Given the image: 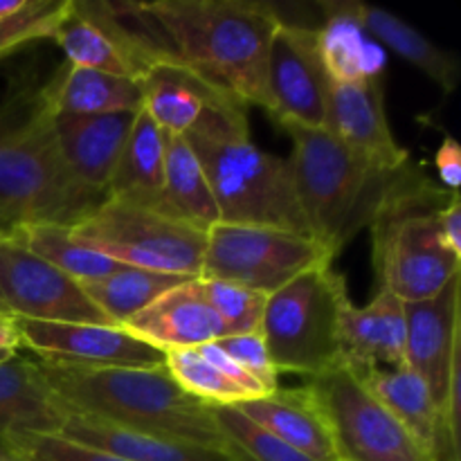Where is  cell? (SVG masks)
Here are the masks:
<instances>
[{
    "instance_id": "f35d334b",
    "label": "cell",
    "mask_w": 461,
    "mask_h": 461,
    "mask_svg": "<svg viewBox=\"0 0 461 461\" xmlns=\"http://www.w3.org/2000/svg\"><path fill=\"white\" fill-rule=\"evenodd\" d=\"M27 3L30 0H0V23L21 14L27 7Z\"/></svg>"
},
{
    "instance_id": "4dcf8cb0",
    "label": "cell",
    "mask_w": 461,
    "mask_h": 461,
    "mask_svg": "<svg viewBox=\"0 0 461 461\" xmlns=\"http://www.w3.org/2000/svg\"><path fill=\"white\" fill-rule=\"evenodd\" d=\"M198 284H201L207 304L223 324L225 336L259 333L268 297L241 284L223 282V279L198 277Z\"/></svg>"
},
{
    "instance_id": "f1b7e54d",
    "label": "cell",
    "mask_w": 461,
    "mask_h": 461,
    "mask_svg": "<svg viewBox=\"0 0 461 461\" xmlns=\"http://www.w3.org/2000/svg\"><path fill=\"white\" fill-rule=\"evenodd\" d=\"M185 282H189V277L122 266L120 270H115L108 277L97 279V282L81 284V288L88 295V300L115 327H124L133 315L147 309L151 302H156L167 291H171V288L180 286Z\"/></svg>"
},
{
    "instance_id": "d6a6232c",
    "label": "cell",
    "mask_w": 461,
    "mask_h": 461,
    "mask_svg": "<svg viewBox=\"0 0 461 461\" xmlns=\"http://www.w3.org/2000/svg\"><path fill=\"white\" fill-rule=\"evenodd\" d=\"M72 0H30L16 16L0 23V61L39 41L52 39Z\"/></svg>"
},
{
    "instance_id": "2e32d148",
    "label": "cell",
    "mask_w": 461,
    "mask_h": 461,
    "mask_svg": "<svg viewBox=\"0 0 461 461\" xmlns=\"http://www.w3.org/2000/svg\"><path fill=\"white\" fill-rule=\"evenodd\" d=\"M340 365L356 374L403 367L405 311L399 297L378 291L367 306L351 300L342 306Z\"/></svg>"
},
{
    "instance_id": "6da1fadb",
    "label": "cell",
    "mask_w": 461,
    "mask_h": 461,
    "mask_svg": "<svg viewBox=\"0 0 461 461\" xmlns=\"http://www.w3.org/2000/svg\"><path fill=\"white\" fill-rule=\"evenodd\" d=\"M162 50L207 88L268 113V52L284 23L257 0H156L140 3Z\"/></svg>"
},
{
    "instance_id": "5b68a950",
    "label": "cell",
    "mask_w": 461,
    "mask_h": 461,
    "mask_svg": "<svg viewBox=\"0 0 461 461\" xmlns=\"http://www.w3.org/2000/svg\"><path fill=\"white\" fill-rule=\"evenodd\" d=\"M291 135V167L311 237L336 259L347 243L372 225L392 189L414 160L381 169L338 142L329 131L282 124Z\"/></svg>"
},
{
    "instance_id": "ac0fdd59",
    "label": "cell",
    "mask_w": 461,
    "mask_h": 461,
    "mask_svg": "<svg viewBox=\"0 0 461 461\" xmlns=\"http://www.w3.org/2000/svg\"><path fill=\"white\" fill-rule=\"evenodd\" d=\"M66 419L39 363L16 356L0 365V439L5 444L18 450L34 437L61 435Z\"/></svg>"
},
{
    "instance_id": "9a60e30c",
    "label": "cell",
    "mask_w": 461,
    "mask_h": 461,
    "mask_svg": "<svg viewBox=\"0 0 461 461\" xmlns=\"http://www.w3.org/2000/svg\"><path fill=\"white\" fill-rule=\"evenodd\" d=\"M322 129L356 156L381 169H401L412 160L408 149L396 142L390 129L381 79L349 84L331 81Z\"/></svg>"
},
{
    "instance_id": "e575fe53",
    "label": "cell",
    "mask_w": 461,
    "mask_h": 461,
    "mask_svg": "<svg viewBox=\"0 0 461 461\" xmlns=\"http://www.w3.org/2000/svg\"><path fill=\"white\" fill-rule=\"evenodd\" d=\"M27 461H129L90 446L75 444L66 437H34L18 448Z\"/></svg>"
},
{
    "instance_id": "7a4b0ae2",
    "label": "cell",
    "mask_w": 461,
    "mask_h": 461,
    "mask_svg": "<svg viewBox=\"0 0 461 461\" xmlns=\"http://www.w3.org/2000/svg\"><path fill=\"white\" fill-rule=\"evenodd\" d=\"M104 201L68 169L39 77H14L0 99V234L39 223L72 228Z\"/></svg>"
},
{
    "instance_id": "d590c367",
    "label": "cell",
    "mask_w": 461,
    "mask_h": 461,
    "mask_svg": "<svg viewBox=\"0 0 461 461\" xmlns=\"http://www.w3.org/2000/svg\"><path fill=\"white\" fill-rule=\"evenodd\" d=\"M437 232H439L441 243L448 252L461 259V198L459 192L450 196L446 207L437 212Z\"/></svg>"
},
{
    "instance_id": "4316f807",
    "label": "cell",
    "mask_w": 461,
    "mask_h": 461,
    "mask_svg": "<svg viewBox=\"0 0 461 461\" xmlns=\"http://www.w3.org/2000/svg\"><path fill=\"white\" fill-rule=\"evenodd\" d=\"M165 149L167 133L140 108L108 185L106 198H129L156 205L165 183Z\"/></svg>"
},
{
    "instance_id": "30bf717a",
    "label": "cell",
    "mask_w": 461,
    "mask_h": 461,
    "mask_svg": "<svg viewBox=\"0 0 461 461\" xmlns=\"http://www.w3.org/2000/svg\"><path fill=\"white\" fill-rule=\"evenodd\" d=\"M333 261L327 248L306 234L216 223L207 230L201 277L241 284L268 297L306 270Z\"/></svg>"
},
{
    "instance_id": "603a6c76",
    "label": "cell",
    "mask_w": 461,
    "mask_h": 461,
    "mask_svg": "<svg viewBox=\"0 0 461 461\" xmlns=\"http://www.w3.org/2000/svg\"><path fill=\"white\" fill-rule=\"evenodd\" d=\"M165 367L187 394L212 408L239 405L266 394L259 383L234 365L216 342L194 349L165 351Z\"/></svg>"
},
{
    "instance_id": "8fae6325",
    "label": "cell",
    "mask_w": 461,
    "mask_h": 461,
    "mask_svg": "<svg viewBox=\"0 0 461 461\" xmlns=\"http://www.w3.org/2000/svg\"><path fill=\"white\" fill-rule=\"evenodd\" d=\"M0 313L25 322L113 324L77 279L36 257L12 234H0Z\"/></svg>"
},
{
    "instance_id": "4fadbf2b",
    "label": "cell",
    "mask_w": 461,
    "mask_h": 461,
    "mask_svg": "<svg viewBox=\"0 0 461 461\" xmlns=\"http://www.w3.org/2000/svg\"><path fill=\"white\" fill-rule=\"evenodd\" d=\"M23 347L57 367H158L165 351L115 324H59L16 320Z\"/></svg>"
},
{
    "instance_id": "277c9868",
    "label": "cell",
    "mask_w": 461,
    "mask_h": 461,
    "mask_svg": "<svg viewBox=\"0 0 461 461\" xmlns=\"http://www.w3.org/2000/svg\"><path fill=\"white\" fill-rule=\"evenodd\" d=\"M39 365L68 417L81 414L126 430L232 448L216 423L214 408L187 394L165 365L102 369Z\"/></svg>"
},
{
    "instance_id": "9c48e42d",
    "label": "cell",
    "mask_w": 461,
    "mask_h": 461,
    "mask_svg": "<svg viewBox=\"0 0 461 461\" xmlns=\"http://www.w3.org/2000/svg\"><path fill=\"white\" fill-rule=\"evenodd\" d=\"M306 387L327 421L338 461H432L363 378L345 365L309 378Z\"/></svg>"
},
{
    "instance_id": "44dd1931",
    "label": "cell",
    "mask_w": 461,
    "mask_h": 461,
    "mask_svg": "<svg viewBox=\"0 0 461 461\" xmlns=\"http://www.w3.org/2000/svg\"><path fill=\"white\" fill-rule=\"evenodd\" d=\"M232 408H237L250 421L273 432L275 437L286 441L300 453L309 455L311 459L338 461L331 432H329L327 421L320 412L318 401L313 399L306 385L300 390L277 387L270 394L232 405Z\"/></svg>"
},
{
    "instance_id": "3957f363",
    "label": "cell",
    "mask_w": 461,
    "mask_h": 461,
    "mask_svg": "<svg viewBox=\"0 0 461 461\" xmlns=\"http://www.w3.org/2000/svg\"><path fill=\"white\" fill-rule=\"evenodd\" d=\"M246 111L232 99H210L201 120L183 135L205 171L219 223L259 225L311 237L291 160L252 142Z\"/></svg>"
},
{
    "instance_id": "1f68e13d",
    "label": "cell",
    "mask_w": 461,
    "mask_h": 461,
    "mask_svg": "<svg viewBox=\"0 0 461 461\" xmlns=\"http://www.w3.org/2000/svg\"><path fill=\"white\" fill-rule=\"evenodd\" d=\"M214 419L225 439L237 446L250 461H315L275 437L266 428L257 426L232 405H216Z\"/></svg>"
},
{
    "instance_id": "7c38bea8",
    "label": "cell",
    "mask_w": 461,
    "mask_h": 461,
    "mask_svg": "<svg viewBox=\"0 0 461 461\" xmlns=\"http://www.w3.org/2000/svg\"><path fill=\"white\" fill-rule=\"evenodd\" d=\"M331 79L320 57L318 30L284 21L268 52L270 117L282 124L322 129Z\"/></svg>"
},
{
    "instance_id": "d6986e66",
    "label": "cell",
    "mask_w": 461,
    "mask_h": 461,
    "mask_svg": "<svg viewBox=\"0 0 461 461\" xmlns=\"http://www.w3.org/2000/svg\"><path fill=\"white\" fill-rule=\"evenodd\" d=\"M138 113V111H135ZM135 113L54 115L57 142L70 174L88 189L108 196V185L129 138Z\"/></svg>"
},
{
    "instance_id": "d4e9b609",
    "label": "cell",
    "mask_w": 461,
    "mask_h": 461,
    "mask_svg": "<svg viewBox=\"0 0 461 461\" xmlns=\"http://www.w3.org/2000/svg\"><path fill=\"white\" fill-rule=\"evenodd\" d=\"M216 97L223 95L207 88L198 77L176 61L158 63L142 79V111L167 135L187 133L201 120L207 102Z\"/></svg>"
},
{
    "instance_id": "484cf974",
    "label": "cell",
    "mask_w": 461,
    "mask_h": 461,
    "mask_svg": "<svg viewBox=\"0 0 461 461\" xmlns=\"http://www.w3.org/2000/svg\"><path fill=\"white\" fill-rule=\"evenodd\" d=\"M354 14L365 34H372L374 39L387 45L392 52L419 68L423 75L439 84L446 93H453L457 88L461 75L457 54L441 50L417 27H412L387 9L376 7V5L356 3L354 0Z\"/></svg>"
},
{
    "instance_id": "ffe728a7",
    "label": "cell",
    "mask_w": 461,
    "mask_h": 461,
    "mask_svg": "<svg viewBox=\"0 0 461 461\" xmlns=\"http://www.w3.org/2000/svg\"><path fill=\"white\" fill-rule=\"evenodd\" d=\"M59 437L129 461H250L234 444L232 448L223 450L178 437L126 430L81 414H70Z\"/></svg>"
},
{
    "instance_id": "f546056e",
    "label": "cell",
    "mask_w": 461,
    "mask_h": 461,
    "mask_svg": "<svg viewBox=\"0 0 461 461\" xmlns=\"http://www.w3.org/2000/svg\"><path fill=\"white\" fill-rule=\"evenodd\" d=\"M12 237H16L27 250L34 252L36 257L66 273L68 277L77 279L79 284L97 282V279L108 277L122 268V264L113 261L111 257L77 241L72 237V228H68V225H27V228L14 232Z\"/></svg>"
},
{
    "instance_id": "ab89813d",
    "label": "cell",
    "mask_w": 461,
    "mask_h": 461,
    "mask_svg": "<svg viewBox=\"0 0 461 461\" xmlns=\"http://www.w3.org/2000/svg\"><path fill=\"white\" fill-rule=\"evenodd\" d=\"M0 461H27V459L23 457L18 450H14L12 446L5 444V441L0 439Z\"/></svg>"
},
{
    "instance_id": "7402d4cb",
    "label": "cell",
    "mask_w": 461,
    "mask_h": 461,
    "mask_svg": "<svg viewBox=\"0 0 461 461\" xmlns=\"http://www.w3.org/2000/svg\"><path fill=\"white\" fill-rule=\"evenodd\" d=\"M43 95L54 115H113L142 108V81L108 72L59 68L43 84Z\"/></svg>"
},
{
    "instance_id": "ba28073f",
    "label": "cell",
    "mask_w": 461,
    "mask_h": 461,
    "mask_svg": "<svg viewBox=\"0 0 461 461\" xmlns=\"http://www.w3.org/2000/svg\"><path fill=\"white\" fill-rule=\"evenodd\" d=\"M72 237L131 268L189 279L203 273L207 232L149 203L106 198L93 214L72 225Z\"/></svg>"
},
{
    "instance_id": "52a82bcc",
    "label": "cell",
    "mask_w": 461,
    "mask_h": 461,
    "mask_svg": "<svg viewBox=\"0 0 461 461\" xmlns=\"http://www.w3.org/2000/svg\"><path fill=\"white\" fill-rule=\"evenodd\" d=\"M349 302L345 275L318 266L268 295L261 338L277 372L320 376L340 365V315Z\"/></svg>"
},
{
    "instance_id": "e0dca14e",
    "label": "cell",
    "mask_w": 461,
    "mask_h": 461,
    "mask_svg": "<svg viewBox=\"0 0 461 461\" xmlns=\"http://www.w3.org/2000/svg\"><path fill=\"white\" fill-rule=\"evenodd\" d=\"M124 329L160 351L194 349L225 336L223 324L207 304L198 279L167 291L133 315Z\"/></svg>"
},
{
    "instance_id": "8d00e7d4",
    "label": "cell",
    "mask_w": 461,
    "mask_h": 461,
    "mask_svg": "<svg viewBox=\"0 0 461 461\" xmlns=\"http://www.w3.org/2000/svg\"><path fill=\"white\" fill-rule=\"evenodd\" d=\"M435 167H437V176L441 180V187H446L448 192H459L461 185V149L457 144V140L446 135L441 147L437 149L435 156Z\"/></svg>"
},
{
    "instance_id": "74e56055",
    "label": "cell",
    "mask_w": 461,
    "mask_h": 461,
    "mask_svg": "<svg viewBox=\"0 0 461 461\" xmlns=\"http://www.w3.org/2000/svg\"><path fill=\"white\" fill-rule=\"evenodd\" d=\"M21 347L23 342H21V333H18L16 320L0 313V365L16 358Z\"/></svg>"
},
{
    "instance_id": "5bb4252c",
    "label": "cell",
    "mask_w": 461,
    "mask_h": 461,
    "mask_svg": "<svg viewBox=\"0 0 461 461\" xmlns=\"http://www.w3.org/2000/svg\"><path fill=\"white\" fill-rule=\"evenodd\" d=\"M459 293L461 273L437 295L403 304L405 365L426 381L439 412L459 374Z\"/></svg>"
},
{
    "instance_id": "8992f818",
    "label": "cell",
    "mask_w": 461,
    "mask_h": 461,
    "mask_svg": "<svg viewBox=\"0 0 461 461\" xmlns=\"http://www.w3.org/2000/svg\"><path fill=\"white\" fill-rule=\"evenodd\" d=\"M453 194L435 183L423 165H410L369 225L378 291L410 304L437 295L457 277L461 259L446 250L437 232V212Z\"/></svg>"
},
{
    "instance_id": "836d02e7",
    "label": "cell",
    "mask_w": 461,
    "mask_h": 461,
    "mask_svg": "<svg viewBox=\"0 0 461 461\" xmlns=\"http://www.w3.org/2000/svg\"><path fill=\"white\" fill-rule=\"evenodd\" d=\"M216 347L243 369L252 381L261 385L266 394L279 387V372L270 360L268 347H266L261 333H243V336H223L216 340Z\"/></svg>"
},
{
    "instance_id": "83f0119b",
    "label": "cell",
    "mask_w": 461,
    "mask_h": 461,
    "mask_svg": "<svg viewBox=\"0 0 461 461\" xmlns=\"http://www.w3.org/2000/svg\"><path fill=\"white\" fill-rule=\"evenodd\" d=\"M156 207L201 232L221 221L205 171L183 135H167L165 183Z\"/></svg>"
},
{
    "instance_id": "cb8c5ba5",
    "label": "cell",
    "mask_w": 461,
    "mask_h": 461,
    "mask_svg": "<svg viewBox=\"0 0 461 461\" xmlns=\"http://www.w3.org/2000/svg\"><path fill=\"white\" fill-rule=\"evenodd\" d=\"M320 9L327 16L318 30V43L329 79L342 84L381 79L385 54L365 36L354 14V0H322Z\"/></svg>"
}]
</instances>
